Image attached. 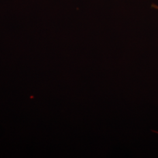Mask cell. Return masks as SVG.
<instances>
[{"instance_id":"obj_1","label":"cell","mask_w":158,"mask_h":158,"mask_svg":"<svg viewBox=\"0 0 158 158\" xmlns=\"http://www.w3.org/2000/svg\"><path fill=\"white\" fill-rule=\"evenodd\" d=\"M153 6L155 8V9H156V10H158V5H153Z\"/></svg>"}]
</instances>
